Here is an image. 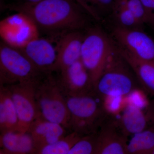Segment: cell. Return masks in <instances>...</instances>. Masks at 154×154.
<instances>
[{"label":"cell","instance_id":"obj_7","mask_svg":"<svg viewBox=\"0 0 154 154\" xmlns=\"http://www.w3.org/2000/svg\"><path fill=\"white\" fill-rule=\"evenodd\" d=\"M109 35L116 46L142 60L154 62V39L143 29L113 25Z\"/></svg>","mask_w":154,"mask_h":154},{"label":"cell","instance_id":"obj_17","mask_svg":"<svg viewBox=\"0 0 154 154\" xmlns=\"http://www.w3.org/2000/svg\"><path fill=\"white\" fill-rule=\"evenodd\" d=\"M0 87L1 134L17 131L19 119L10 91L6 86L1 85Z\"/></svg>","mask_w":154,"mask_h":154},{"label":"cell","instance_id":"obj_24","mask_svg":"<svg viewBox=\"0 0 154 154\" xmlns=\"http://www.w3.org/2000/svg\"><path fill=\"white\" fill-rule=\"evenodd\" d=\"M128 8L139 22L147 24V17L143 4L140 0H126Z\"/></svg>","mask_w":154,"mask_h":154},{"label":"cell","instance_id":"obj_22","mask_svg":"<svg viewBox=\"0 0 154 154\" xmlns=\"http://www.w3.org/2000/svg\"><path fill=\"white\" fill-rule=\"evenodd\" d=\"M98 132L85 135L73 146L68 154H96Z\"/></svg>","mask_w":154,"mask_h":154},{"label":"cell","instance_id":"obj_16","mask_svg":"<svg viewBox=\"0 0 154 154\" xmlns=\"http://www.w3.org/2000/svg\"><path fill=\"white\" fill-rule=\"evenodd\" d=\"M1 154H36L33 139L28 132L11 131L1 134Z\"/></svg>","mask_w":154,"mask_h":154},{"label":"cell","instance_id":"obj_10","mask_svg":"<svg viewBox=\"0 0 154 154\" xmlns=\"http://www.w3.org/2000/svg\"><path fill=\"white\" fill-rule=\"evenodd\" d=\"M59 74V81L66 96H81L95 91L89 72L81 60Z\"/></svg>","mask_w":154,"mask_h":154},{"label":"cell","instance_id":"obj_4","mask_svg":"<svg viewBox=\"0 0 154 154\" xmlns=\"http://www.w3.org/2000/svg\"><path fill=\"white\" fill-rule=\"evenodd\" d=\"M110 35L99 25H91L85 31L81 60L85 67L94 87L115 50Z\"/></svg>","mask_w":154,"mask_h":154},{"label":"cell","instance_id":"obj_31","mask_svg":"<svg viewBox=\"0 0 154 154\" xmlns=\"http://www.w3.org/2000/svg\"></svg>","mask_w":154,"mask_h":154},{"label":"cell","instance_id":"obj_26","mask_svg":"<svg viewBox=\"0 0 154 154\" xmlns=\"http://www.w3.org/2000/svg\"><path fill=\"white\" fill-rule=\"evenodd\" d=\"M143 4L147 17V24L154 27V0H140Z\"/></svg>","mask_w":154,"mask_h":154},{"label":"cell","instance_id":"obj_2","mask_svg":"<svg viewBox=\"0 0 154 154\" xmlns=\"http://www.w3.org/2000/svg\"><path fill=\"white\" fill-rule=\"evenodd\" d=\"M66 102L70 114V131L83 135L98 132L110 115L96 91L81 96H66Z\"/></svg>","mask_w":154,"mask_h":154},{"label":"cell","instance_id":"obj_25","mask_svg":"<svg viewBox=\"0 0 154 154\" xmlns=\"http://www.w3.org/2000/svg\"><path fill=\"white\" fill-rule=\"evenodd\" d=\"M127 103L131 104L143 109L147 108L149 102L146 97V93L142 89L132 91L125 97Z\"/></svg>","mask_w":154,"mask_h":154},{"label":"cell","instance_id":"obj_1","mask_svg":"<svg viewBox=\"0 0 154 154\" xmlns=\"http://www.w3.org/2000/svg\"><path fill=\"white\" fill-rule=\"evenodd\" d=\"M28 18L45 34L59 36L74 31H85L94 19L77 0H42L38 2L7 4L3 7Z\"/></svg>","mask_w":154,"mask_h":154},{"label":"cell","instance_id":"obj_27","mask_svg":"<svg viewBox=\"0 0 154 154\" xmlns=\"http://www.w3.org/2000/svg\"><path fill=\"white\" fill-rule=\"evenodd\" d=\"M147 114L148 116L150 121L152 122L154 125V110L148 109Z\"/></svg>","mask_w":154,"mask_h":154},{"label":"cell","instance_id":"obj_28","mask_svg":"<svg viewBox=\"0 0 154 154\" xmlns=\"http://www.w3.org/2000/svg\"><path fill=\"white\" fill-rule=\"evenodd\" d=\"M42 0H20L19 2L23 3H27V4H32L38 2Z\"/></svg>","mask_w":154,"mask_h":154},{"label":"cell","instance_id":"obj_18","mask_svg":"<svg viewBox=\"0 0 154 154\" xmlns=\"http://www.w3.org/2000/svg\"><path fill=\"white\" fill-rule=\"evenodd\" d=\"M154 149V127L133 135L128 144L127 154H152Z\"/></svg>","mask_w":154,"mask_h":154},{"label":"cell","instance_id":"obj_20","mask_svg":"<svg viewBox=\"0 0 154 154\" xmlns=\"http://www.w3.org/2000/svg\"><path fill=\"white\" fill-rule=\"evenodd\" d=\"M97 22L111 15L116 0H77Z\"/></svg>","mask_w":154,"mask_h":154},{"label":"cell","instance_id":"obj_11","mask_svg":"<svg viewBox=\"0 0 154 154\" xmlns=\"http://www.w3.org/2000/svg\"><path fill=\"white\" fill-rule=\"evenodd\" d=\"M127 138L110 114L98 131L96 154H127Z\"/></svg>","mask_w":154,"mask_h":154},{"label":"cell","instance_id":"obj_14","mask_svg":"<svg viewBox=\"0 0 154 154\" xmlns=\"http://www.w3.org/2000/svg\"><path fill=\"white\" fill-rule=\"evenodd\" d=\"M115 45L119 53L132 70L142 90L146 93L154 94V62L142 60Z\"/></svg>","mask_w":154,"mask_h":154},{"label":"cell","instance_id":"obj_19","mask_svg":"<svg viewBox=\"0 0 154 154\" xmlns=\"http://www.w3.org/2000/svg\"><path fill=\"white\" fill-rule=\"evenodd\" d=\"M114 25L128 29H143V25L138 21L127 6L126 0H116L113 12Z\"/></svg>","mask_w":154,"mask_h":154},{"label":"cell","instance_id":"obj_23","mask_svg":"<svg viewBox=\"0 0 154 154\" xmlns=\"http://www.w3.org/2000/svg\"><path fill=\"white\" fill-rule=\"evenodd\" d=\"M126 97V96H125ZM122 96H107L102 98L105 109L110 115H119L126 105V98Z\"/></svg>","mask_w":154,"mask_h":154},{"label":"cell","instance_id":"obj_13","mask_svg":"<svg viewBox=\"0 0 154 154\" xmlns=\"http://www.w3.org/2000/svg\"><path fill=\"white\" fill-rule=\"evenodd\" d=\"M66 130L60 124L47 121L39 116L33 122L27 132L32 138L36 154L43 147L65 136Z\"/></svg>","mask_w":154,"mask_h":154},{"label":"cell","instance_id":"obj_29","mask_svg":"<svg viewBox=\"0 0 154 154\" xmlns=\"http://www.w3.org/2000/svg\"><path fill=\"white\" fill-rule=\"evenodd\" d=\"M148 108L150 109V110H154V101L152 104H150L149 103L148 107Z\"/></svg>","mask_w":154,"mask_h":154},{"label":"cell","instance_id":"obj_5","mask_svg":"<svg viewBox=\"0 0 154 154\" xmlns=\"http://www.w3.org/2000/svg\"><path fill=\"white\" fill-rule=\"evenodd\" d=\"M137 89L142 88L135 75L115 47L107 66L96 83L95 91L103 98L107 96L125 97Z\"/></svg>","mask_w":154,"mask_h":154},{"label":"cell","instance_id":"obj_21","mask_svg":"<svg viewBox=\"0 0 154 154\" xmlns=\"http://www.w3.org/2000/svg\"><path fill=\"white\" fill-rule=\"evenodd\" d=\"M83 136L75 131H71L57 141L43 147L36 154H68L73 146Z\"/></svg>","mask_w":154,"mask_h":154},{"label":"cell","instance_id":"obj_3","mask_svg":"<svg viewBox=\"0 0 154 154\" xmlns=\"http://www.w3.org/2000/svg\"><path fill=\"white\" fill-rule=\"evenodd\" d=\"M35 98L39 116L70 131L71 116L66 95L53 73L45 75L35 84Z\"/></svg>","mask_w":154,"mask_h":154},{"label":"cell","instance_id":"obj_15","mask_svg":"<svg viewBox=\"0 0 154 154\" xmlns=\"http://www.w3.org/2000/svg\"><path fill=\"white\" fill-rule=\"evenodd\" d=\"M119 114V118L115 116L116 123L127 137L148 128L150 122L148 116L139 107L127 103Z\"/></svg>","mask_w":154,"mask_h":154},{"label":"cell","instance_id":"obj_12","mask_svg":"<svg viewBox=\"0 0 154 154\" xmlns=\"http://www.w3.org/2000/svg\"><path fill=\"white\" fill-rule=\"evenodd\" d=\"M85 31L74 30L59 36L56 47L57 58L55 72L59 73L81 60Z\"/></svg>","mask_w":154,"mask_h":154},{"label":"cell","instance_id":"obj_8","mask_svg":"<svg viewBox=\"0 0 154 154\" xmlns=\"http://www.w3.org/2000/svg\"><path fill=\"white\" fill-rule=\"evenodd\" d=\"M36 83H18L5 86L9 89L16 107L19 119L17 131L19 132H27L33 122L39 116L35 98Z\"/></svg>","mask_w":154,"mask_h":154},{"label":"cell","instance_id":"obj_30","mask_svg":"<svg viewBox=\"0 0 154 154\" xmlns=\"http://www.w3.org/2000/svg\"><path fill=\"white\" fill-rule=\"evenodd\" d=\"M152 154H154V149L153 150V151L152 152Z\"/></svg>","mask_w":154,"mask_h":154},{"label":"cell","instance_id":"obj_9","mask_svg":"<svg viewBox=\"0 0 154 154\" xmlns=\"http://www.w3.org/2000/svg\"><path fill=\"white\" fill-rule=\"evenodd\" d=\"M19 48L43 74L55 72L57 51L50 40L44 38H33Z\"/></svg>","mask_w":154,"mask_h":154},{"label":"cell","instance_id":"obj_6","mask_svg":"<svg viewBox=\"0 0 154 154\" xmlns=\"http://www.w3.org/2000/svg\"><path fill=\"white\" fill-rule=\"evenodd\" d=\"M45 75L40 72L19 48L1 42L0 85L36 83Z\"/></svg>","mask_w":154,"mask_h":154}]
</instances>
